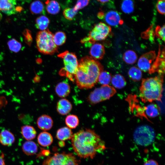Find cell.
<instances>
[{
    "label": "cell",
    "instance_id": "cell-8",
    "mask_svg": "<svg viewBox=\"0 0 165 165\" xmlns=\"http://www.w3.org/2000/svg\"><path fill=\"white\" fill-rule=\"evenodd\" d=\"M134 139L138 145L146 146L153 142L155 138V132L150 126L146 125L139 126L134 133Z\"/></svg>",
    "mask_w": 165,
    "mask_h": 165
},
{
    "label": "cell",
    "instance_id": "cell-4",
    "mask_svg": "<svg viewBox=\"0 0 165 165\" xmlns=\"http://www.w3.org/2000/svg\"><path fill=\"white\" fill-rule=\"evenodd\" d=\"M36 47L44 54L53 55L58 52V47L54 42L53 34L48 29L41 31L36 36Z\"/></svg>",
    "mask_w": 165,
    "mask_h": 165
},
{
    "label": "cell",
    "instance_id": "cell-17",
    "mask_svg": "<svg viewBox=\"0 0 165 165\" xmlns=\"http://www.w3.org/2000/svg\"><path fill=\"white\" fill-rule=\"evenodd\" d=\"M72 108L71 103L66 99L60 100L57 103V110L61 115H64L69 113Z\"/></svg>",
    "mask_w": 165,
    "mask_h": 165
},
{
    "label": "cell",
    "instance_id": "cell-27",
    "mask_svg": "<svg viewBox=\"0 0 165 165\" xmlns=\"http://www.w3.org/2000/svg\"><path fill=\"white\" fill-rule=\"evenodd\" d=\"M30 9L32 14H39L44 12V5L42 2L39 0H35L31 4Z\"/></svg>",
    "mask_w": 165,
    "mask_h": 165
},
{
    "label": "cell",
    "instance_id": "cell-30",
    "mask_svg": "<svg viewBox=\"0 0 165 165\" xmlns=\"http://www.w3.org/2000/svg\"><path fill=\"white\" fill-rule=\"evenodd\" d=\"M65 123L68 127L70 129H74L78 125L79 120L76 115H69L66 117Z\"/></svg>",
    "mask_w": 165,
    "mask_h": 165
},
{
    "label": "cell",
    "instance_id": "cell-41",
    "mask_svg": "<svg viewBox=\"0 0 165 165\" xmlns=\"http://www.w3.org/2000/svg\"><path fill=\"white\" fill-rule=\"evenodd\" d=\"M23 9V8L20 6H17L15 8V10L16 11L20 12Z\"/></svg>",
    "mask_w": 165,
    "mask_h": 165
},
{
    "label": "cell",
    "instance_id": "cell-16",
    "mask_svg": "<svg viewBox=\"0 0 165 165\" xmlns=\"http://www.w3.org/2000/svg\"><path fill=\"white\" fill-rule=\"evenodd\" d=\"M15 137L9 131L3 130L0 133V143L5 146H10L15 142Z\"/></svg>",
    "mask_w": 165,
    "mask_h": 165
},
{
    "label": "cell",
    "instance_id": "cell-11",
    "mask_svg": "<svg viewBox=\"0 0 165 165\" xmlns=\"http://www.w3.org/2000/svg\"><path fill=\"white\" fill-rule=\"evenodd\" d=\"M154 51H151L141 55L139 59L138 65L141 71L147 72L149 71L152 62L156 58Z\"/></svg>",
    "mask_w": 165,
    "mask_h": 165
},
{
    "label": "cell",
    "instance_id": "cell-38",
    "mask_svg": "<svg viewBox=\"0 0 165 165\" xmlns=\"http://www.w3.org/2000/svg\"><path fill=\"white\" fill-rule=\"evenodd\" d=\"M165 0H158L156 3V7L157 10L160 14H164Z\"/></svg>",
    "mask_w": 165,
    "mask_h": 165
},
{
    "label": "cell",
    "instance_id": "cell-37",
    "mask_svg": "<svg viewBox=\"0 0 165 165\" xmlns=\"http://www.w3.org/2000/svg\"><path fill=\"white\" fill-rule=\"evenodd\" d=\"M90 0H78L74 7L76 10L81 9L86 6L89 3Z\"/></svg>",
    "mask_w": 165,
    "mask_h": 165
},
{
    "label": "cell",
    "instance_id": "cell-13",
    "mask_svg": "<svg viewBox=\"0 0 165 165\" xmlns=\"http://www.w3.org/2000/svg\"><path fill=\"white\" fill-rule=\"evenodd\" d=\"M105 22L112 26H116L123 23L119 14L115 11L108 12L105 15Z\"/></svg>",
    "mask_w": 165,
    "mask_h": 165
},
{
    "label": "cell",
    "instance_id": "cell-35",
    "mask_svg": "<svg viewBox=\"0 0 165 165\" xmlns=\"http://www.w3.org/2000/svg\"><path fill=\"white\" fill-rule=\"evenodd\" d=\"M78 11L74 7L67 8L64 10L63 14L66 19L72 20L75 16Z\"/></svg>",
    "mask_w": 165,
    "mask_h": 165
},
{
    "label": "cell",
    "instance_id": "cell-14",
    "mask_svg": "<svg viewBox=\"0 0 165 165\" xmlns=\"http://www.w3.org/2000/svg\"><path fill=\"white\" fill-rule=\"evenodd\" d=\"M37 124L40 129L44 131L49 130L53 127V121L49 116L43 115L39 116L37 120Z\"/></svg>",
    "mask_w": 165,
    "mask_h": 165
},
{
    "label": "cell",
    "instance_id": "cell-29",
    "mask_svg": "<svg viewBox=\"0 0 165 165\" xmlns=\"http://www.w3.org/2000/svg\"><path fill=\"white\" fill-rule=\"evenodd\" d=\"M128 75L130 78L134 81H140L142 77L141 71L138 68L135 66L130 68L128 72Z\"/></svg>",
    "mask_w": 165,
    "mask_h": 165
},
{
    "label": "cell",
    "instance_id": "cell-21",
    "mask_svg": "<svg viewBox=\"0 0 165 165\" xmlns=\"http://www.w3.org/2000/svg\"><path fill=\"white\" fill-rule=\"evenodd\" d=\"M38 146L34 142L27 141L24 142L22 146V151L28 156H32L35 154L38 151Z\"/></svg>",
    "mask_w": 165,
    "mask_h": 165
},
{
    "label": "cell",
    "instance_id": "cell-25",
    "mask_svg": "<svg viewBox=\"0 0 165 165\" xmlns=\"http://www.w3.org/2000/svg\"><path fill=\"white\" fill-rule=\"evenodd\" d=\"M111 81L113 86L118 89L123 88L126 84V82L125 78L119 74L114 75L112 78Z\"/></svg>",
    "mask_w": 165,
    "mask_h": 165
},
{
    "label": "cell",
    "instance_id": "cell-36",
    "mask_svg": "<svg viewBox=\"0 0 165 165\" xmlns=\"http://www.w3.org/2000/svg\"><path fill=\"white\" fill-rule=\"evenodd\" d=\"M165 25L162 27L160 26H156L155 31V34L156 36L160 39H162L164 42L165 41Z\"/></svg>",
    "mask_w": 165,
    "mask_h": 165
},
{
    "label": "cell",
    "instance_id": "cell-19",
    "mask_svg": "<svg viewBox=\"0 0 165 165\" xmlns=\"http://www.w3.org/2000/svg\"><path fill=\"white\" fill-rule=\"evenodd\" d=\"M38 143L43 147H47L50 145L53 141V137L50 134L46 131L40 133L37 137Z\"/></svg>",
    "mask_w": 165,
    "mask_h": 165
},
{
    "label": "cell",
    "instance_id": "cell-32",
    "mask_svg": "<svg viewBox=\"0 0 165 165\" xmlns=\"http://www.w3.org/2000/svg\"><path fill=\"white\" fill-rule=\"evenodd\" d=\"M66 38L65 33L62 31H57L53 35L54 42L57 46L63 44L66 41Z\"/></svg>",
    "mask_w": 165,
    "mask_h": 165
},
{
    "label": "cell",
    "instance_id": "cell-28",
    "mask_svg": "<svg viewBox=\"0 0 165 165\" xmlns=\"http://www.w3.org/2000/svg\"><path fill=\"white\" fill-rule=\"evenodd\" d=\"M137 56L133 50H129L124 53L123 56V59L124 61L128 64H134L137 59Z\"/></svg>",
    "mask_w": 165,
    "mask_h": 165
},
{
    "label": "cell",
    "instance_id": "cell-33",
    "mask_svg": "<svg viewBox=\"0 0 165 165\" xmlns=\"http://www.w3.org/2000/svg\"><path fill=\"white\" fill-rule=\"evenodd\" d=\"M122 10L126 13H132L134 9V4L132 0H124L121 5Z\"/></svg>",
    "mask_w": 165,
    "mask_h": 165
},
{
    "label": "cell",
    "instance_id": "cell-23",
    "mask_svg": "<svg viewBox=\"0 0 165 165\" xmlns=\"http://www.w3.org/2000/svg\"><path fill=\"white\" fill-rule=\"evenodd\" d=\"M46 10L50 14L55 15L58 13L60 10L59 3L55 0H46Z\"/></svg>",
    "mask_w": 165,
    "mask_h": 165
},
{
    "label": "cell",
    "instance_id": "cell-2",
    "mask_svg": "<svg viewBox=\"0 0 165 165\" xmlns=\"http://www.w3.org/2000/svg\"><path fill=\"white\" fill-rule=\"evenodd\" d=\"M103 70V66L98 61L85 56L78 62L74 82L80 89L91 88L98 82L99 76Z\"/></svg>",
    "mask_w": 165,
    "mask_h": 165
},
{
    "label": "cell",
    "instance_id": "cell-22",
    "mask_svg": "<svg viewBox=\"0 0 165 165\" xmlns=\"http://www.w3.org/2000/svg\"><path fill=\"white\" fill-rule=\"evenodd\" d=\"M71 129L67 127H64L59 129L57 131L56 137L59 140L65 141L71 139L73 136Z\"/></svg>",
    "mask_w": 165,
    "mask_h": 165
},
{
    "label": "cell",
    "instance_id": "cell-43",
    "mask_svg": "<svg viewBox=\"0 0 165 165\" xmlns=\"http://www.w3.org/2000/svg\"><path fill=\"white\" fill-rule=\"evenodd\" d=\"M2 17V15L1 13H0V20L1 19Z\"/></svg>",
    "mask_w": 165,
    "mask_h": 165
},
{
    "label": "cell",
    "instance_id": "cell-15",
    "mask_svg": "<svg viewBox=\"0 0 165 165\" xmlns=\"http://www.w3.org/2000/svg\"><path fill=\"white\" fill-rule=\"evenodd\" d=\"M105 53L104 46L99 43H94L92 46L90 50L91 57L95 60L102 59Z\"/></svg>",
    "mask_w": 165,
    "mask_h": 165
},
{
    "label": "cell",
    "instance_id": "cell-9",
    "mask_svg": "<svg viewBox=\"0 0 165 165\" xmlns=\"http://www.w3.org/2000/svg\"><path fill=\"white\" fill-rule=\"evenodd\" d=\"M113 87L109 85H102L95 88L90 94L87 101L91 105H94L109 99L116 93Z\"/></svg>",
    "mask_w": 165,
    "mask_h": 165
},
{
    "label": "cell",
    "instance_id": "cell-18",
    "mask_svg": "<svg viewBox=\"0 0 165 165\" xmlns=\"http://www.w3.org/2000/svg\"><path fill=\"white\" fill-rule=\"evenodd\" d=\"M70 87L65 82L59 83L56 86L55 91L57 95L61 97H65L68 95L70 92Z\"/></svg>",
    "mask_w": 165,
    "mask_h": 165
},
{
    "label": "cell",
    "instance_id": "cell-7",
    "mask_svg": "<svg viewBox=\"0 0 165 165\" xmlns=\"http://www.w3.org/2000/svg\"><path fill=\"white\" fill-rule=\"evenodd\" d=\"M80 160L72 153H57L48 156L42 165H79Z\"/></svg>",
    "mask_w": 165,
    "mask_h": 165
},
{
    "label": "cell",
    "instance_id": "cell-12",
    "mask_svg": "<svg viewBox=\"0 0 165 165\" xmlns=\"http://www.w3.org/2000/svg\"><path fill=\"white\" fill-rule=\"evenodd\" d=\"M15 0H0V11L8 15L15 13Z\"/></svg>",
    "mask_w": 165,
    "mask_h": 165
},
{
    "label": "cell",
    "instance_id": "cell-40",
    "mask_svg": "<svg viewBox=\"0 0 165 165\" xmlns=\"http://www.w3.org/2000/svg\"><path fill=\"white\" fill-rule=\"evenodd\" d=\"M0 165H6L5 162V155L2 152L0 153Z\"/></svg>",
    "mask_w": 165,
    "mask_h": 165
},
{
    "label": "cell",
    "instance_id": "cell-39",
    "mask_svg": "<svg viewBox=\"0 0 165 165\" xmlns=\"http://www.w3.org/2000/svg\"><path fill=\"white\" fill-rule=\"evenodd\" d=\"M144 165H159L158 163L155 160H150L146 161Z\"/></svg>",
    "mask_w": 165,
    "mask_h": 165
},
{
    "label": "cell",
    "instance_id": "cell-3",
    "mask_svg": "<svg viewBox=\"0 0 165 165\" xmlns=\"http://www.w3.org/2000/svg\"><path fill=\"white\" fill-rule=\"evenodd\" d=\"M163 76L143 79L140 88L139 97L144 103L161 101L163 91Z\"/></svg>",
    "mask_w": 165,
    "mask_h": 165
},
{
    "label": "cell",
    "instance_id": "cell-24",
    "mask_svg": "<svg viewBox=\"0 0 165 165\" xmlns=\"http://www.w3.org/2000/svg\"><path fill=\"white\" fill-rule=\"evenodd\" d=\"M145 114L150 118L158 116L160 113V109L156 104L152 103L148 105L144 108Z\"/></svg>",
    "mask_w": 165,
    "mask_h": 165
},
{
    "label": "cell",
    "instance_id": "cell-10",
    "mask_svg": "<svg viewBox=\"0 0 165 165\" xmlns=\"http://www.w3.org/2000/svg\"><path fill=\"white\" fill-rule=\"evenodd\" d=\"M165 57L164 47L160 45L158 54L148 71L149 74L157 72L159 75L163 76L165 72Z\"/></svg>",
    "mask_w": 165,
    "mask_h": 165
},
{
    "label": "cell",
    "instance_id": "cell-6",
    "mask_svg": "<svg viewBox=\"0 0 165 165\" xmlns=\"http://www.w3.org/2000/svg\"><path fill=\"white\" fill-rule=\"evenodd\" d=\"M111 31V28L110 26L103 23L100 22L94 25L89 35L83 38L81 42L88 45L93 44L96 41L105 39Z\"/></svg>",
    "mask_w": 165,
    "mask_h": 165
},
{
    "label": "cell",
    "instance_id": "cell-20",
    "mask_svg": "<svg viewBox=\"0 0 165 165\" xmlns=\"http://www.w3.org/2000/svg\"><path fill=\"white\" fill-rule=\"evenodd\" d=\"M21 134L23 138L27 141H31L36 137L37 132L35 128L30 125L22 126L21 128Z\"/></svg>",
    "mask_w": 165,
    "mask_h": 165
},
{
    "label": "cell",
    "instance_id": "cell-42",
    "mask_svg": "<svg viewBox=\"0 0 165 165\" xmlns=\"http://www.w3.org/2000/svg\"><path fill=\"white\" fill-rule=\"evenodd\" d=\"M98 1L102 3H105L108 2L110 0H97Z\"/></svg>",
    "mask_w": 165,
    "mask_h": 165
},
{
    "label": "cell",
    "instance_id": "cell-31",
    "mask_svg": "<svg viewBox=\"0 0 165 165\" xmlns=\"http://www.w3.org/2000/svg\"><path fill=\"white\" fill-rule=\"evenodd\" d=\"M111 74L106 71H102L100 73L98 78V82L102 85H108L111 80Z\"/></svg>",
    "mask_w": 165,
    "mask_h": 165
},
{
    "label": "cell",
    "instance_id": "cell-26",
    "mask_svg": "<svg viewBox=\"0 0 165 165\" xmlns=\"http://www.w3.org/2000/svg\"><path fill=\"white\" fill-rule=\"evenodd\" d=\"M50 23V20L46 16H41L38 17L35 20L36 28L42 31L47 29Z\"/></svg>",
    "mask_w": 165,
    "mask_h": 165
},
{
    "label": "cell",
    "instance_id": "cell-1",
    "mask_svg": "<svg viewBox=\"0 0 165 165\" xmlns=\"http://www.w3.org/2000/svg\"><path fill=\"white\" fill-rule=\"evenodd\" d=\"M71 139L73 149L80 158L92 159L106 148L99 136L90 129L79 130L73 135Z\"/></svg>",
    "mask_w": 165,
    "mask_h": 165
},
{
    "label": "cell",
    "instance_id": "cell-34",
    "mask_svg": "<svg viewBox=\"0 0 165 165\" xmlns=\"http://www.w3.org/2000/svg\"><path fill=\"white\" fill-rule=\"evenodd\" d=\"M7 44L9 49L15 53L18 52L21 48V44L14 38L9 41Z\"/></svg>",
    "mask_w": 165,
    "mask_h": 165
},
{
    "label": "cell",
    "instance_id": "cell-5",
    "mask_svg": "<svg viewBox=\"0 0 165 165\" xmlns=\"http://www.w3.org/2000/svg\"><path fill=\"white\" fill-rule=\"evenodd\" d=\"M58 57L63 59L64 65L60 71L59 75L66 76L74 82V76L78 65L76 55L74 53L66 51L58 55Z\"/></svg>",
    "mask_w": 165,
    "mask_h": 165
}]
</instances>
